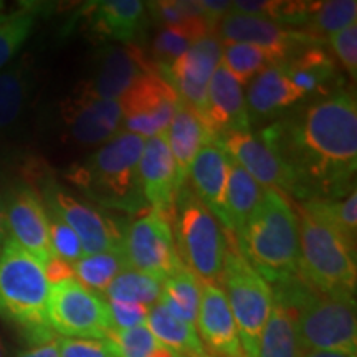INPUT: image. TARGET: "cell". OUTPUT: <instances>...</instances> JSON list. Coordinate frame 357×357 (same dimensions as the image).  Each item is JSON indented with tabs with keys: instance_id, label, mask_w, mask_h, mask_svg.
<instances>
[{
	"instance_id": "17",
	"label": "cell",
	"mask_w": 357,
	"mask_h": 357,
	"mask_svg": "<svg viewBox=\"0 0 357 357\" xmlns=\"http://www.w3.org/2000/svg\"><path fill=\"white\" fill-rule=\"evenodd\" d=\"M158 70L155 61L142 48L124 43L121 47L109 48L102 55L96 77L83 88L100 100L119 101L137 79Z\"/></svg>"
},
{
	"instance_id": "44",
	"label": "cell",
	"mask_w": 357,
	"mask_h": 357,
	"mask_svg": "<svg viewBox=\"0 0 357 357\" xmlns=\"http://www.w3.org/2000/svg\"><path fill=\"white\" fill-rule=\"evenodd\" d=\"M43 271H45V276H47L48 283H50V287L52 284L60 283V281L75 278L73 265L68 261L61 260V258L58 257H52L50 260L45 263Z\"/></svg>"
},
{
	"instance_id": "14",
	"label": "cell",
	"mask_w": 357,
	"mask_h": 357,
	"mask_svg": "<svg viewBox=\"0 0 357 357\" xmlns=\"http://www.w3.org/2000/svg\"><path fill=\"white\" fill-rule=\"evenodd\" d=\"M223 45L215 33L205 35L167 70H159L177 91L182 102L205 123L207 89L213 71L222 61ZM207 126V123H205ZM208 128V126H207Z\"/></svg>"
},
{
	"instance_id": "2",
	"label": "cell",
	"mask_w": 357,
	"mask_h": 357,
	"mask_svg": "<svg viewBox=\"0 0 357 357\" xmlns=\"http://www.w3.org/2000/svg\"><path fill=\"white\" fill-rule=\"evenodd\" d=\"M236 236V250L266 283L276 287L300 280L298 213L278 190L263 197Z\"/></svg>"
},
{
	"instance_id": "33",
	"label": "cell",
	"mask_w": 357,
	"mask_h": 357,
	"mask_svg": "<svg viewBox=\"0 0 357 357\" xmlns=\"http://www.w3.org/2000/svg\"><path fill=\"white\" fill-rule=\"evenodd\" d=\"M311 213L331 225L337 234H341L356 247L357 235V192L352 189L344 199L314 197L301 204Z\"/></svg>"
},
{
	"instance_id": "21",
	"label": "cell",
	"mask_w": 357,
	"mask_h": 357,
	"mask_svg": "<svg viewBox=\"0 0 357 357\" xmlns=\"http://www.w3.org/2000/svg\"><path fill=\"white\" fill-rule=\"evenodd\" d=\"M229 164L230 155L215 137L200 147L189 171L195 192L194 195L213 217L222 222L225 229V194L227 182H229Z\"/></svg>"
},
{
	"instance_id": "8",
	"label": "cell",
	"mask_w": 357,
	"mask_h": 357,
	"mask_svg": "<svg viewBox=\"0 0 357 357\" xmlns=\"http://www.w3.org/2000/svg\"><path fill=\"white\" fill-rule=\"evenodd\" d=\"M176 247L181 261L202 283L217 284L227 252L225 234L195 195L187 194L176 202Z\"/></svg>"
},
{
	"instance_id": "25",
	"label": "cell",
	"mask_w": 357,
	"mask_h": 357,
	"mask_svg": "<svg viewBox=\"0 0 357 357\" xmlns=\"http://www.w3.org/2000/svg\"><path fill=\"white\" fill-rule=\"evenodd\" d=\"M146 10L139 0H106L91 3L89 20L101 38L131 43L144 26Z\"/></svg>"
},
{
	"instance_id": "24",
	"label": "cell",
	"mask_w": 357,
	"mask_h": 357,
	"mask_svg": "<svg viewBox=\"0 0 357 357\" xmlns=\"http://www.w3.org/2000/svg\"><path fill=\"white\" fill-rule=\"evenodd\" d=\"M215 137V134L205 126V123L194 113V109L181 101L166 131V141L171 149L174 164H176L181 187L189 177L190 166L200 147Z\"/></svg>"
},
{
	"instance_id": "47",
	"label": "cell",
	"mask_w": 357,
	"mask_h": 357,
	"mask_svg": "<svg viewBox=\"0 0 357 357\" xmlns=\"http://www.w3.org/2000/svg\"><path fill=\"white\" fill-rule=\"evenodd\" d=\"M300 357H357V356L344 354V352H336V351H301Z\"/></svg>"
},
{
	"instance_id": "4",
	"label": "cell",
	"mask_w": 357,
	"mask_h": 357,
	"mask_svg": "<svg viewBox=\"0 0 357 357\" xmlns=\"http://www.w3.org/2000/svg\"><path fill=\"white\" fill-rule=\"evenodd\" d=\"M50 283L43 265L12 238L0 248V316L15 323L35 342L52 339L47 307Z\"/></svg>"
},
{
	"instance_id": "37",
	"label": "cell",
	"mask_w": 357,
	"mask_h": 357,
	"mask_svg": "<svg viewBox=\"0 0 357 357\" xmlns=\"http://www.w3.org/2000/svg\"><path fill=\"white\" fill-rule=\"evenodd\" d=\"M108 339L118 347L121 357H185L160 344L146 326L113 329Z\"/></svg>"
},
{
	"instance_id": "38",
	"label": "cell",
	"mask_w": 357,
	"mask_h": 357,
	"mask_svg": "<svg viewBox=\"0 0 357 357\" xmlns=\"http://www.w3.org/2000/svg\"><path fill=\"white\" fill-rule=\"evenodd\" d=\"M35 13L29 8L0 17V68H3L29 38Z\"/></svg>"
},
{
	"instance_id": "49",
	"label": "cell",
	"mask_w": 357,
	"mask_h": 357,
	"mask_svg": "<svg viewBox=\"0 0 357 357\" xmlns=\"http://www.w3.org/2000/svg\"><path fill=\"white\" fill-rule=\"evenodd\" d=\"M211 357H212V356H211Z\"/></svg>"
},
{
	"instance_id": "10",
	"label": "cell",
	"mask_w": 357,
	"mask_h": 357,
	"mask_svg": "<svg viewBox=\"0 0 357 357\" xmlns=\"http://www.w3.org/2000/svg\"><path fill=\"white\" fill-rule=\"evenodd\" d=\"M128 266L162 283L185 265L181 261L171 220L151 211L136 218L123 238Z\"/></svg>"
},
{
	"instance_id": "26",
	"label": "cell",
	"mask_w": 357,
	"mask_h": 357,
	"mask_svg": "<svg viewBox=\"0 0 357 357\" xmlns=\"http://www.w3.org/2000/svg\"><path fill=\"white\" fill-rule=\"evenodd\" d=\"M288 78L307 95H329L328 86L336 78V65L321 47H307L283 61Z\"/></svg>"
},
{
	"instance_id": "42",
	"label": "cell",
	"mask_w": 357,
	"mask_h": 357,
	"mask_svg": "<svg viewBox=\"0 0 357 357\" xmlns=\"http://www.w3.org/2000/svg\"><path fill=\"white\" fill-rule=\"evenodd\" d=\"M333 52L336 53L337 61L341 63L352 78L357 75V22L339 32L329 35Z\"/></svg>"
},
{
	"instance_id": "18",
	"label": "cell",
	"mask_w": 357,
	"mask_h": 357,
	"mask_svg": "<svg viewBox=\"0 0 357 357\" xmlns=\"http://www.w3.org/2000/svg\"><path fill=\"white\" fill-rule=\"evenodd\" d=\"M7 230L13 242L20 245L35 260L45 265L53 255L50 243V218L32 190L13 192L6 208Z\"/></svg>"
},
{
	"instance_id": "28",
	"label": "cell",
	"mask_w": 357,
	"mask_h": 357,
	"mask_svg": "<svg viewBox=\"0 0 357 357\" xmlns=\"http://www.w3.org/2000/svg\"><path fill=\"white\" fill-rule=\"evenodd\" d=\"M263 197V189L250 177V174L240 167L230 158L229 182H227L225 211H227V231L236 235L243 229L245 223L255 212Z\"/></svg>"
},
{
	"instance_id": "39",
	"label": "cell",
	"mask_w": 357,
	"mask_h": 357,
	"mask_svg": "<svg viewBox=\"0 0 357 357\" xmlns=\"http://www.w3.org/2000/svg\"><path fill=\"white\" fill-rule=\"evenodd\" d=\"M26 79L20 68L0 73V129L12 126L24 109Z\"/></svg>"
},
{
	"instance_id": "41",
	"label": "cell",
	"mask_w": 357,
	"mask_h": 357,
	"mask_svg": "<svg viewBox=\"0 0 357 357\" xmlns=\"http://www.w3.org/2000/svg\"><path fill=\"white\" fill-rule=\"evenodd\" d=\"M60 357H121L109 339H60Z\"/></svg>"
},
{
	"instance_id": "6",
	"label": "cell",
	"mask_w": 357,
	"mask_h": 357,
	"mask_svg": "<svg viewBox=\"0 0 357 357\" xmlns=\"http://www.w3.org/2000/svg\"><path fill=\"white\" fill-rule=\"evenodd\" d=\"M144 142L137 134L119 131L101 144L75 181L101 202L136 211L144 200L137 172Z\"/></svg>"
},
{
	"instance_id": "40",
	"label": "cell",
	"mask_w": 357,
	"mask_h": 357,
	"mask_svg": "<svg viewBox=\"0 0 357 357\" xmlns=\"http://www.w3.org/2000/svg\"><path fill=\"white\" fill-rule=\"evenodd\" d=\"M50 243L53 255L71 263V265L84 257L82 242L77 234L58 215L50 220Z\"/></svg>"
},
{
	"instance_id": "7",
	"label": "cell",
	"mask_w": 357,
	"mask_h": 357,
	"mask_svg": "<svg viewBox=\"0 0 357 357\" xmlns=\"http://www.w3.org/2000/svg\"><path fill=\"white\" fill-rule=\"evenodd\" d=\"M218 281L234 314L245 357H257L261 333L273 307V289L248 265L235 245H227Z\"/></svg>"
},
{
	"instance_id": "12",
	"label": "cell",
	"mask_w": 357,
	"mask_h": 357,
	"mask_svg": "<svg viewBox=\"0 0 357 357\" xmlns=\"http://www.w3.org/2000/svg\"><path fill=\"white\" fill-rule=\"evenodd\" d=\"M218 141L263 190H278L281 194L301 192L296 174L266 137H258L250 131H236L223 134Z\"/></svg>"
},
{
	"instance_id": "36",
	"label": "cell",
	"mask_w": 357,
	"mask_h": 357,
	"mask_svg": "<svg viewBox=\"0 0 357 357\" xmlns=\"http://www.w3.org/2000/svg\"><path fill=\"white\" fill-rule=\"evenodd\" d=\"M357 2L356 0H329V2H316L310 19H307L303 32L319 38L324 35H333L339 30L356 24Z\"/></svg>"
},
{
	"instance_id": "11",
	"label": "cell",
	"mask_w": 357,
	"mask_h": 357,
	"mask_svg": "<svg viewBox=\"0 0 357 357\" xmlns=\"http://www.w3.org/2000/svg\"><path fill=\"white\" fill-rule=\"evenodd\" d=\"M123 109V131L149 137L166 134L181 98L160 71L137 79L119 100Z\"/></svg>"
},
{
	"instance_id": "48",
	"label": "cell",
	"mask_w": 357,
	"mask_h": 357,
	"mask_svg": "<svg viewBox=\"0 0 357 357\" xmlns=\"http://www.w3.org/2000/svg\"><path fill=\"white\" fill-rule=\"evenodd\" d=\"M0 357H7V349H6V344H3L2 336H0Z\"/></svg>"
},
{
	"instance_id": "29",
	"label": "cell",
	"mask_w": 357,
	"mask_h": 357,
	"mask_svg": "<svg viewBox=\"0 0 357 357\" xmlns=\"http://www.w3.org/2000/svg\"><path fill=\"white\" fill-rule=\"evenodd\" d=\"M294 316L278 296H273V307L263 329L257 357H300Z\"/></svg>"
},
{
	"instance_id": "23",
	"label": "cell",
	"mask_w": 357,
	"mask_h": 357,
	"mask_svg": "<svg viewBox=\"0 0 357 357\" xmlns=\"http://www.w3.org/2000/svg\"><path fill=\"white\" fill-rule=\"evenodd\" d=\"M305 98V93L298 89L288 78L283 65H271L248 82L247 102L248 118H270L271 114L296 105Z\"/></svg>"
},
{
	"instance_id": "16",
	"label": "cell",
	"mask_w": 357,
	"mask_h": 357,
	"mask_svg": "<svg viewBox=\"0 0 357 357\" xmlns=\"http://www.w3.org/2000/svg\"><path fill=\"white\" fill-rule=\"evenodd\" d=\"M61 111L70 136L83 146L105 144L121 128L123 109L119 101L100 100L83 86L63 102Z\"/></svg>"
},
{
	"instance_id": "31",
	"label": "cell",
	"mask_w": 357,
	"mask_h": 357,
	"mask_svg": "<svg viewBox=\"0 0 357 357\" xmlns=\"http://www.w3.org/2000/svg\"><path fill=\"white\" fill-rule=\"evenodd\" d=\"M213 33L205 20H195L182 26H166L153 42V58L159 70H167L195 42Z\"/></svg>"
},
{
	"instance_id": "20",
	"label": "cell",
	"mask_w": 357,
	"mask_h": 357,
	"mask_svg": "<svg viewBox=\"0 0 357 357\" xmlns=\"http://www.w3.org/2000/svg\"><path fill=\"white\" fill-rule=\"evenodd\" d=\"M56 215L77 234L84 255L111 252L123 248V236L114 223L89 205L79 202L65 192L56 190L53 195Z\"/></svg>"
},
{
	"instance_id": "1",
	"label": "cell",
	"mask_w": 357,
	"mask_h": 357,
	"mask_svg": "<svg viewBox=\"0 0 357 357\" xmlns=\"http://www.w3.org/2000/svg\"><path fill=\"white\" fill-rule=\"evenodd\" d=\"M296 174L303 192L306 182L326 190L349 189L357 166V102L351 93L334 91L312 102L300 121L263 132Z\"/></svg>"
},
{
	"instance_id": "34",
	"label": "cell",
	"mask_w": 357,
	"mask_h": 357,
	"mask_svg": "<svg viewBox=\"0 0 357 357\" xmlns=\"http://www.w3.org/2000/svg\"><path fill=\"white\" fill-rule=\"evenodd\" d=\"M222 63L240 83L245 84L257 77L268 66L278 65V58L273 53L248 43L223 45Z\"/></svg>"
},
{
	"instance_id": "5",
	"label": "cell",
	"mask_w": 357,
	"mask_h": 357,
	"mask_svg": "<svg viewBox=\"0 0 357 357\" xmlns=\"http://www.w3.org/2000/svg\"><path fill=\"white\" fill-rule=\"evenodd\" d=\"M300 278L316 291L354 298L356 247L307 208L298 207Z\"/></svg>"
},
{
	"instance_id": "13",
	"label": "cell",
	"mask_w": 357,
	"mask_h": 357,
	"mask_svg": "<svg viewBox=\"0 0 357 357\" xmlns=\"http://www.w3.org/2000/svg\"><path fill=\"white\" fill-rule=\"evenodd\" d=\"M217 37L222 45L248 43L273 53L280 63L307 47H319L323 40L303 30H293L263 17L229 12L217 25Z\"/></svg>"
},
{
	"instance_id": "15",
	"label": "cell",
	"mask_w": 357,
	"mask_h": 357,
	"mask_svg": "<svg viewBox=\"0 0 357 357\" xmlns=\"http://www.w3.org/2000/svg\"><path fill=\"white\" fill-rule=\"evenodd\" d=\"M137 172L142 197L153 211L162 213L172 222L182 187L178 184L176 164L167 146L166 134L146 139Z\"/></svg>"
},
{
	"instance_id": "35",
	"label": "cell",
	"mask_w": 357,
	"mask_h": 357,
	"mask_svg": "<svg viewBox=\"0 0 357 357\" xmlns=\"http://www.w3.org/2000/svg\"><path fill=\"white\" fill-rule=\"evenodd\" d=\"M160 284L162 283L141 271L126 268L113 280V283L105 291V296L108 300L139 303V305L153 307L159 301Z\"/></svg>"
},
{
	"instance_id": "3",
	"label": "cell",
	"mask_w": 357,
	"mask_h": 357,
	"mask_svg": "<svg viewBox=\"0 0 357 357\" xmlns=\"http://www.w3.org/2000/svg\"><path fill=\"white\" fill-rule=\"evenodd\" d=\"M276 296L291 307L301 351L357 356L356 300L316 291L301 278L278 287Z\"/></svg>"
},
{
	"instance_id": "43",
	"label": "cell",
	"mask_w": 357,
	"mask_h": 357,
	"mask_svg": "<svg viewBox=\"0 0 357 357\" xmlns=\"http://www.w3.org/2000/svg\"><path fill=\"white\" fill-rule=\"evenodd\" d=\"M108 307L111 321H113L114 329H131L137 326H146L147 314L151 307L139 303H126V301H114L108 300Z\"/></svg>"
},
{
	"instance_id": "19",
	"label": "cell",
	"mask_w": 357,
	"mask_h": 357,
	"mask_svg": "<svg viewBox=\"0 0 357 357\" xmlns=\"http://www.w3.org/2000/svg\"><path fill=\"white\" fill-rule=\"evenodd\" d=\"M197 334L218 357H245L238 329L225 293L218 284L202 283L197 312Z\"/></svg>"
},
{
	"instance_id": "9",
	"label": "cell",
	"mask_w": 357,
	"mask_h": 357,
	"mask_svg": "<svg viewBox=\"0 0 357 357\" xmlns=\"http://www.w3.org/2000/svg\"><path fill=\"white\" fill-rule=\"evenodd\" d=\"M47 318L50 329L73 339H108L114 329L108 303L77 278L52 284Z\"/></svg>"
},
{
	"instance_id": "46",
	"label": "cell",
	"mask_w": 357,
	"mask_h": 357,
	"mask_svg": "<svg viewBox=\"0 0 357 357\" xmlns=\"http://www.w3.org/2000/svg\"><path fill=\"white\" fill-rule=\"evenodd\" d=\"M8 230H7V220H6V205H3L2 195H0V248L7 242Z\"/></svg>"
},
{
	"instance_id": "22",
	"label": "cell",
	"mask_w": 357,
	"mask_h": 357,
	"mask_svg": "<svg viewBox=\"0 0 357 357\" xmlns=\"http://www.w3.org/2000/svg\"><path fill=\"white\" fill-rule=\"evenodd\" d=\"M205 123L218 137L227 132L248 131L250 118L245 102L243 84L220 65L213 71L207 89Z\"/></svg>"
},
{
	"instance_id": "45",
	"label": "cell",
	"mask_w": 357,
	"mask_h": 357,
	"mask_svg": "<svg viewBox=\"0 0 357 357\" xmlns=\"http://www.w3.org/2000/svg\"><path fill=\"white\" fill-rule=\"evenodd\" d=\"M17 357H60V339H48V341L38 342L30 349L20 352Z\"/></svg>"
},
{
	"instance_id": "32",
	"label": "cell",
	"mask_w": 357,
	"mask_h": 357,
	"mask_svg": "<svg viewBox=\"0 0 357 357\" xmlns=\"http://www.w3.org/2000/svg\"><path fill=\"white\" fill-rule=\"evenodd\" d=\"M128 261L123 248L111 252L84 255L82 260L73 263V275L83 287L95 293H105L113 280L126 270Z\"/></svg>"
},
{
	"instance_id": "30",
	"label": "cell",
	"mask_w": 357,
	"mask_h": 357,
	"mask_svg": "<svg viewBox=\"0 0 357 357\" xmlns=\"http://www.w3.org/2000/svg\"><path fill=\"white\" fill-rule=\"evenodd\" d=\"M200 291H202V281L184 266L176 275L162 281L158 305L171 312L174 318L195 326Z\"/></svg>"
},
{
	"instance_id": "27",
	"label": "cell",
	"mask_w": 357,
	"mask_h": 357,
	"mask_svg": "<svg viewBox=\"0 0 357 357\" xmlns=\"http://www.w3.org/2000/svg\"><path fill=\"white\" fill-rule=\"evenodd\" d=\"M146 328L153 333L160 344L185 357H211L200 341L194 324L174 318L162 306L155 305L149 310Z\"/></svg>"
}]
</instances>
